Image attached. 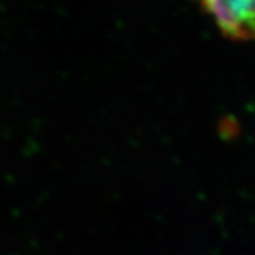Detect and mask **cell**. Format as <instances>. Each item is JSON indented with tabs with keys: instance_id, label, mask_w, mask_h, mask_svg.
<instances>
[{
	"instance_id": "6da1fadb",
	"label": "cell",
	"mask_w": 255,
	"mask_h": 255,
	"mask_svg": "<svg viewBox=\"0 0 255 255\" xmlns=\"http://www.w3.org/2000/svg\"><path fill=\"white\" fill-rule=\"evenodd\" d=\"M203 10L214 18L221 33L231 40L255 41V1H204Z\"/></svg>"
}]
</instances>
